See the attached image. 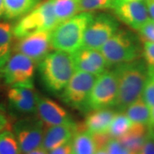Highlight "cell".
Segmentation results:
<instances>
[{"label": "cell", "instance_id": "cell-1", "mask_svg": "<svg viewBox=\"0 0 154 154\" xmlns=\"http://www.w3.org/2000/svg\"><path fill=\"white\" fill-rule=\"evenodd\" d=\"M114 72L118 83V95L115 106L121 112L142 96L148 75V66L142 60L116 65Z\"/></svg>", "mask_w": 154, "mask_h": 154}, {"label": "cell", "instance_id": "cell-2", "mask_svg": "<svg viewBox=\"0 0 154 154\" xmlns=\"http://www.w3.org/2000/svg\"><path fill=\"white\" fill-rule=\"evenodd\" d=\"M38 71L49 91H61L76 72L72 54L59 50L49 53L39 63Z\"/></svg>", "mask_w": 154, "mask_h": 154}, {"label": "cell", "instance_id": "cell-3", "mask_svg": "<svg viewBox=\"0 0 154 154\" xmlns=\"http://www.w3.org/2000/svg\"><path fill=\"white\" fill-rule=\"evenodd\" d=\"M94 17L90 12H83L58 24L51 32L53 49L70 54L82 49L84 32Z\"/></svg>", "mask_w": 154, "mask_h": 154}, {"label": "cell", "instance_id": "cell-4", "mask_svg": "<svg viewBox=\"0 0 154 154\" xmlns=\"http://www.w3.org/2000/svg\"><path fill=\"white\" fill-rule=\"evenodd\" d=\"M139 38L124 29H118L99 49L109 65L137 60L142 54Z\"/></svg>", "mask_w": 154, "mask_h": 154}, {"label": "cell", "instance_id": "cell-5", "mask_svg": "<svg viewBox=\"0 0 154 154\" xmlns=\"http://www.w3.org/2000/svg\"><path fill=\"white\" fill-rule=\"evenodd\" d=\"M58 24L53 0H45L20 19L13 27V34L19 39L38 32L52 31Z\"/></svg>", "mask_w": 154, "mask_h": 154}, {"label": "cell", "instance_id": "cell-6", "mask_svg": "<svg viewBox=\"0 0 154 154\" xmlns=\"http://www.w3.org/2000/svg\"><path fill=\"white\" fill-rule=\"evenodd\" d=\"M118 95V83L113 71H106L96 79L86 101L85 110L110 109L115 106Z\"/></svg>", "mask_w": 154, "mask_h": 154}, {"label": "cell", "instance_id": "cell-7", "mask_svg": "<svg viewBox=\"0 0 154 154\" xmlns=\"http://www.w3.org/2000/svg\"><path fill=\"white\" fill-rule=\"evenodd\" d=\"M98 76L88 72L76 71L62 90L61 99L75 109H85L86 101Z\"/></svg>", "mask_w": 154, "mask_h": 154}, {"label": "cell", "instance_id": "cell-8", "mask_svg": "<svg viewBox=\"0 0 154 154\" xmlns=\"http://www.w3.org/2000/svg\"><path fill=\"white\" fill-rule=\"evenodd\" d=\"M119 26L117 19L111 14L94 17L84 32L82 48L99 50L117 32Z\"/></svg>", "mask_w": 154, "mask_h": 154}, {"label": "cell", "instance_id": "cell-9", "mask_svg": "<svg viewBox=\"0 0 154 154\" xmlns=\"http://www.w3.org/2000/svg\"><path fill=\"white\" fill-rule=\"evenodd\" d=\"M36 62L22 54L15 52L11 55L2 69L6 84L14 85L32 83Z\"/></svg>", "mask_w": 154, "mask_h": 154}, {"label": "cell", "instance_id": "cell-10", "mask_svg": "<svg viewBox=\"0 0 154 154\" xmlns=\"http://www.w3.org/2000/svg\"><path fill=\"white\" fill-rule=\"evenodd\" d=\"M14 134L22 153L42 146L44 137L43 122L41 119L29 118L17 121L14 126Z\"/></svg>", "mask_w": 154, "mask_h": 154}, {"label": "cell", "instance_id": "cell-11", "mask_svg": "<svg viewBox=\"0 0 154 154\" xmlns=\"http://www.w3.org/2000/svg\"><path fill=\"white\" fill-rule=\"evenodd\" d=\"M51 32V31H44L19 38L13 51L29 57L36 63H40L53 49Z\"/></svg>", "mask_w": 154, "mask_h": 154}, {"label": "cell", "instance_id": "cell-12", "mask_svg": "<svg viewBox=\"0 0 154 154\" xmlns=\"http://www.w3.org/2000/svg\"><path fill=\"white\" fill-rule=\"evenodd\" d=\"M111 9L121 22L136 30L150 19L145 1L114 0Z\"/></svg>", "mask_w": 154, "mask_h": 154}, {"label": "cell", "instance_id": "cell-13", "mask_svg": "<svg viewBox=\"0 0 154 154\" xmlns=\"http://www.w3.org/2000/svg\"><path fill=\"white\" fill-rule=\"evenodd\" d=\"M7 97L10 106L17 112H36L38 96L32 82L11 85L7 92Z\"/></svg>", "mask_w": 154, "mask_h": 154}, {"label": "cell", "instance_id": "cell-14", "mask_svg": "<svg viewBox=\"0 0 154 154\" xmlns=\"http://www.w3.org/2000/svg\"><path fill=\"white\" fill-rule=\"evenodd\" d=\"M72 56L76 71L99 76L110 67L99 50L82 48Z\"/></svg>", "mask_w": 154, "mask_h": 154}, {"label": "cell", "instance_id": "cell-15", "mask_svg": "<svg viewBox=\"0 0 154 154\" xmlns=\"http://www.w3.org/2000/svg\"><path fill=\"white\" fill-rule=\"evenodd\" d=\"M36 112L43 124L48 128L74 122L64 108L48 98H38Z\"/></svg>", "mask_w": 154, "mask_h": 154}, {"label": "cell", "instance_id": "cell-16", "mask_svg": "<svg viewBox=\"0 0 154 154\" xmlns=\"http://www.w3.org/2000/svg\"><path fill=\"white\" fill-rule=\"evenodd\" d=\"M78 130V125L74 122L49 127L44 134L42 147L47 151L56 149L72 140Z\"/></svg>", "mask_w": 154, "mask_h": 154}, {"label": "cell", "instance_id": "cell-17", "mask_svg": "<svg viewBox=\"0 0 154 154\" xmlns=\"http://www.w3.org/2000/svg\"><path fill=\"white\" fill-rule=\"evenodd\" d=\"M149 134L148 125L133 124L126 134L116 138L125 149L137 154L142 149Z\"/></svg>", "mask_w": 154, "mask_h": 154}, {"label": "cell", "instance_id": "cell-18", "mask_svg": "<svg viewBox=\"0 0 154 154\" xmlns=\"http://www.w3.org/2000/svg\"><path fill=\"white\" fill-rule=\"evenodd\" d=\"M116 113L110 109L91 111L86 116L82 126L84 129L91 134L108 133L111 121Z\"/></svg>", "mask_w": 154, "mask_h": 154}, {"label": "cell", "instance_id": "cell-19", "mask_svg": "<svg viewBox=\"0 0 154 154\" xmlns=\"http://www.w3.org/2000/svg\"><path fill=\"white\" fill-rule=\"evenodd\" d=\"M5 17L14 19L22 17L39 3V0H4Z\"/></svg>", "mask_w": 154, "mask_h": 154}, {"label": "cell", "instance_id": "cell-20", "mask_svg": "<svg viewBox=\"0 0 154 154\" xmlns=\"http://www.w3.org/2000/svg\"><path fill=\"white\" fill-rule=\"evenodd\" d=\"M72 143L73 154H95L96 151L93 136L86 130H77Z\"/></svg>", "mask_w": 154, "mask_h": 154}, {"label": "cell", "instance_id": "cell-21", "mask_svg": "<svg viewBox=\"0 0 154 154\" xmlns=\"http://www.w3.org/2000/svg\"><path fill=\"white\" fill-rule=\"evenodd\" d=\"M125 113L134 124H149L151 109L141 97L128 106Z\"/></svg>", "mask_w": 154, "mask_h": 154}, {"label": "cell", "instance_id": "cell-22", "mask_svg": "<svg viewBox=\"0 0 154 154\" xmlns=\"http://www.w3.org/2000/svg\"><path fill=\"white\" fill-rule=\"evenodd\" d=\"M53 4L59 24L80 12L79 0H53Z\"/></svg>", "mask_w": 154, "mask_h": 154}, {"label": "cell", "instance_id": "cell-23", "mask_svg": "<svg viewBox=\"0 0 154 154\" xmlns=\"http://www.w3.org/2000/svg\"><path fill=\"white\" fill-rule=\"evenodd\" d=\"M134 123L125 112H117L111 121L108 134L111 138H118L128 131Z\"/></svg>", "mask_w": 154, "mask_h": 154}, {"label": "cell", "instance_id": "cell-24", "mask_svg": "<svg viewBox=\"0 0 154 154\" xmlns=\"http://www.w3.org/2000/svg\"><path fill=\"white\" fill-rule=\"evenodd\" d=\"M0 154H22L13 132L5 130L0 134Z\"/></svg>", "mask_w": 154, "mask_h": 154}, {"label": "cell", "instance_id": "cell-25", "mask_svg": "<svg viewBox=\"0 0 154 154\" xmlns=\"http://www.w3.org/2000/svg\"><path fill=\"white\" fill-rule=\"evenodd\" d=\"M113 2L114 0H79V10L82 12H92L111 9Z\"/></svg>", "mask_w": 154, "mask_h": 154}, {"label": "cell", "instance_id": "cell-26", "mask_svg": "<svg viewBox=\"0 0 154 154\" xmlns=\"http://www.w3.org/2000/svg\"><path fill=\"white\" fill-rule=\"evenodd\" d=\"M141 98L150 109L154 106V67L148 66L147 79Z\"/></svg>", "mask_w": 154, "mask_h": 154}, {"label": "cell", "instance_id": "cell-27", "mask_svg": "<svg viewBox=\"0 0 154 154\" xmlns=\"http://www.w3.org/2000/svg\"><path fill=\"white\" fill-rule=\"evenodd\" d=\"M138 38L144 42H154V21L149 19L138 29Z\"/></svg>", "mask_w": 154, "mask_h": 154}, {"label": "cell", "instance_id": "cell-28", "mask_svg": "<svg viewBox=\"0 0 154 154\" xmlns=\"http://www.w3.org/2000/svg\"><path fill=\"white\" fill-rule=\"evenodd\" d=\"M14 26L9 22H0V45L11 44Z\"/></svg>", "mask_w": 154, "mask_h": 154}, {"label": "cell", "instance_id": "cell-29", "mask_svg": "<svg viewBox=\"0 0 154 154\" xmlns=\"http://www.w3.org/2000/svg\"><path fill=\"white\" fill-rule=\"evenodd\" d=\"M142 55L148 66L154 67V42H144Z\"/></svg>", "mask_w": 154, "mask_h": 154}, {"label": "cell", "instance_id": "cell-30", "mask_svg": "<svg viewBox=\"0 0 154 154\" xmlns=\"http://www.w3.org/2000/svg\"><path fill=\"white\" fill-rule=\"evenodd\" d=\"M109 154H121L124 151V148L116 138H111L105 146Z\"/></svg>", "mask_w": 154, "mask_h": 154}, {"label": "cell", "instance_id": "cell-31", "mask_svg": "<svg viewBox=\"0 0 154 154\" xmlns=\"http://www.w3.org/2000/svg\"><path fill=\"white\" fill-rule=\"evenodd\" d=\"M95 142L96 150L105 148L108 142L111 139V137L108 133L103 134H91Z\"/></svg>", "mask_w": 154, "mask_h": 154}, {"label": "cell", "instance_id": "cell-32", "mask_svg": "<svg viewBox=\"0 0 154 154\" xmlns=\"http://www.w3.org/2000/svg\"><path fill=\"white\" fill-rule=\"evenodd\" d=\"M137 154H154V133L149 130V136Z\"/></svg>", "mask_w": 154, "mask_h": 154}, {"label": "cell", "instance_id": "cell-33", "mask_svg": "<svg viewBox=\"0 0 154 154\" xmlns=\"http://www.w3.org/2000/svg\"><path fill=\"white\" fill-rule=\"evenodd\" d=\"M11 44L0 45V72L11 56Z\"/></svg>", "mask_w": 154, "mask_h": 154}, {"label": "cell", "instance_id": "cell-34", "mask_svg": "<svg viewBox=\"0 0 154 154\" xmlns=\"http://www.w3.org/2000/svg\"><path fill=\"white\" fill-rule=\"evenodd\" d=\"M48 154H73L72 140L51 151H48Z\"/></svg>", "mask_w": 154, "mask_h": 154}, {"label": "cell", "instance_id": "cell-35", "mask_svg": "<svg viewBox=\"0 0 154 154\" xmlns=\"http://www.w3.org/2000/svg\"><path fill=\"white\" fill-rule=\"evenodd\" d=\"M145 3L150 19L154 21V0H145Z\"/></svg>", "mask_w": 154, "mask_h": 154}, {"label": "cell", "instance_id": "cell-36", "mask_svg": "<svg viewBox=\"0 0 154 154\" xmlns=\"http://www.w3.org/2000/svg\"><path fill=\"white\" fill-rule=\"evenodd\" d=\"M149 130L154 133V106L151 109V116H150V120L148 124Z\"/></svg>", "mask_w": 154, "mask_h": 154}, {"label": "cell", "instance_id": "cell-37", "mask_svg": "<svg viewBox=\"0 0 154 154\" xmlns=\"http://www.w3.org/2000/svg\"><path fill=\"white\" fill-rule=\"evenodd\" d=\"M7 126V121L4 116L0 113V134L4 131Z\"/></svg>", "mask_w": 154, "mask_h": 154}, {"label": "cell", "instance_id": "cell-38", "mask_svg": "<svg viewBox=\"0 0 154 154\" xmlns=\"http://www.w3.org/2000/svg\"><path fill=\"white\" fill-rule=\"evenodd\" d=\"M24 154H48V151L47 150H45L43 147L40 146V147L37 148V149L33 150V151H31L28 153H24Z\"/></svg>", "mask_w": 154, "mask_h": 154}, {"label": "cell", "instance_id": "cell-39", "mask_svg": "<svg viewBox=\"0 0 154 154\" xmlns=\"http://www.w3.org/2000/svg\"><path fill=\"white\" fill-rule=\"evenodd\" d=\"M5 15V2L0 0V18Z\"/></svg>", "mask_w": 154, "mask_h": 154}, {"label": "cell", "instance_id": "cell-40", "mask_svg": "<svg viewBox=\"0 0 154 154\" xmlns=\"http://www.w3.org/2000/svg\"><path fill=\"white\" fill-rule=\"evenodd\" d=\"M95 154H109L106 150L105 148H103V149H100L96 150Z\"/></svg>", "mask_w": 154, "mask_h": 154}, {"label": "cell", "instance_id": "cell-41", "mask_svg": "<svg viewBox=\"0 0 154 154\" xmlns=\"http://www.w3.org/2000/svg\"><path fill=\"white\" fill-rule=\"evenodd\" d=\"M121 154H134V153H131V152L128 151V150H126V149H124V151L122 152V153H121Z\"/></svg>", "mask_w": 154, "mask_h": 154}, {"label": "cell", "instance_id": "cell-42", "mask_svg": "<svg viewBox=\"0 0 154 154\" xmlns=\"http://www.w3.org/2000/svg\"><path fill=\"white\" fill-rule=\"evenodd\" d=\"M135 1H142V0H135Z\"/></svg>", "mask_w": 154, "mask_h": 154}]
</instances>
